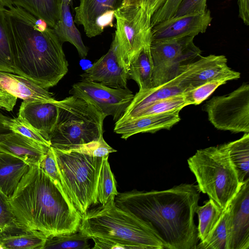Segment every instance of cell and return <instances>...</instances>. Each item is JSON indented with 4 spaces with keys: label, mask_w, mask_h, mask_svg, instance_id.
Listing matches in <instances>:
<instances>
[{
    "label": "cell",
    "mask_w": 249,
    "mask_h": 249,
    "mask_svg": "<svg viewBox=\"0 0 249 249\" xmlns=\"http://www.w3.org/2000/svg\"><path fill=\"white\" fill-rule=\"evenodd\" d=\"M200 191L182 183L162 191L118 193L115 204L149 223L164 249H196L197 230L194 218Z\"/></svg>",
    "instance_id": "obj_1"
},
{
    "label": "cell",
    "mask_w": 249,
    "mask_h": 249,
    "mask_svg": "<svg viewBox=\"0 0 249 249\" xmlns=\"http://www.w3.org/2000/svg\"><path fill=\"white\" fill-rule=\"evenodd\" d=\"M15 74L48 89L68 71L62 43L45 22L24 9H6Z\"/></svg>",
    "instance_id": "obj_2"
},
{
    "label": "cell",
    "mask_w": 249,
    "mask_h": 249,
    "mask_svg": "<svg viewBox=\"0 0 249 249\" xmlns=\"http://www.w3.org/2000/svg\"><path fill=\"white\" fill-rule=\"evenodd\" d=\"M8 200L20 228L48 236L79 231L82 215L40 165L30 166Z\"/></svg>",
    "instance_id": "obj_3"
},
{
    "label": "cell",
    "mask_w": 249,
    "mask_h": 249,
    "mask_svg": "<svg viewBox=\"0 0 249 249\" xmlns=\"http://www.w3.org/2000/svg\"><path fill=\"white\" fill-rule=\"evenodd\" d=\"M92 237L116 240L137 249H164L150 224L118 207L114 199L82 215L79 231Z\"/></svg>",
    "instance_id": "obj_4"
},
{
    "label": "cell",
    "mask_w": 249,
    "mask_h": 249,
    "mask_svg": "<svg viewBox=\"0 0 249 249\" xmlns=\"http://www.w3.org/2000/svg\"><path fill=\"white\" fill-rule=\"evenodd\" d=\"M54 103L58 115L50 138L51 147L65 151L74 150L103 135L106 116L89 102L71 95Z\"/></svg>",
    "instance_id": "obj_5"
},
{
    "label": "cell",
    "mask_w": 249,
    "mask_h": 249,
    "mask_svg": "<svg viewBox=\"0 0 249 249\" xmlns=\"http://www.w3.org/2000/svg\"><path fill=\"white\" fill-rule=\"evenodd\" d=\"M187 161L200 192L224 211L241 184L225 144L198 150Z\"/></svg>",
    "instance_id": "obj_6"
},
{
    "label": "cell",
    "mask_w": 249,
    "mask_h": 249,
    "mask_svg": "<svg viewBox=\"0 0 249 249\" xmlns=\"http://www.w3.org/2000/svg\"><path fill=\"white\" fill-rule=\"evenodd\" d=\"M68 198L82 214L99 202L97 185L103 157H94L74 151L51 147Z\"/></svg>",
    "instance_id": "obj_7"
},
{
    "label": "cell",
    "mask_w": 249,
    "mask_h": 249,
    "mask_svg": "<svg viewBox=\"0 0 249 249\" xmlns=\"http://www.w3.org/2000/svg\"><path fill=\"white\" fill-rule=\"evenodd\" d=\"M116 31L113 40L120 65L127 72L142 48L152 41L151 16L146 7L122 5L114 13Z\"/></svg>",
    "instance_id": "obj_8"
},
{
    "label": "cell",
    "mask_w": 249,
    "mask_h": 249,
    "mask_svg": "<svg viewBox=\"0 0 249 249\" xmlns=\"http://www.w3.org/2000/svg\"><path fill=\"white\" fill-rule=\"evenodd\" d=\"M194 37L189 36L151 41L153 87L175 78L188 64L200 56L201 51L194 43Z\"/></svg>",
    "instance_id": "obj_9"
},
{
    "label": "cell",
    "mask_w": 249,
    "mask_h": 249,
    "mask_svg": "<svg viewBox=\"0 0 249 249\" xmlns=\"http://www.w3.org/2000/svg\"><path fill=\"white\" fill-rule=\"evenodd\" d=\"M208 119L217 129L249 133V85L243 83L227 95L214 96L204 106Z\"/></svg>",
    "instance_id": "obj_10"
},
{
    "label": "cell",
    "mask_w": 249,
    "mask_h": 249,
    "mask_svg": "<svg viewBox=\"0 0 249 249\" xmlns=\"http://www.w3.org/2000/svg\"><path fill=\"white\" fill-rule=\"evenodd\" d=\"M69 93L89 102L106 117L111 116L116 121L121 117L134 97L127 88H112L83 80L73 84Z\"/></svg>",
    "instance_id": "obj_11"
},
{
    "label": "cell",
    "mask_w": 249,
    "mask_h": 249,
    "mask_svg": "<svg viewBox=\"0 0 249 249\" xmlns=\"http://www.w3.org/2000/svg\"><path fill=\"white\" fill-rule=\"evenodd\" d=\"M123 2L124 0H80L74 9V21L83 26L87 36L95 37L113 26L115 12Z\"/></svg>",
    "instance_id": "obj_12"
},
{
    "label": "cell",
    "mask_w": 249,
    "mask_h": 249,
    "mask_svg": "<svg viewBox=\"0 0 249 249\" xmlns=\"http://www.w3.org/2000/svg\"><path fill=\"white\" fill-rule=\"evenodd\" d=\"M212 20L211 12L173 17L152 27V41L168 40L185 36H195L204 33Z\"/></svg>",
    "instance_id": "obj_13"
},
{
    "label": "cell",
    "mask_w": 249,
    "mask_h": 249,
    "mask_svg": "<svg viewBox=\"0 0 249 249\" xmlns=\"http://www.w3.org/2000/svg\"><path fill=\"white\" fill-rule=\"evenodd\" d=\"M228 208L231 229L229 249H249V179L241 184Z\"/></svg>",
    "instance_id": "obj_14"
},
{
    "label": "cell",
    "mask_w": 249,
    "mask_h": 249,
    "mask_svg": "<svg viewBox=\"0 0 249 249\" xmlns=\"http://www.w3.org/2000/svg\"><path fill=\"white\" fill-rule=\"evenodd\" d=\"M186 71L183 80L191 88L215 79L227 78L230 81L240 77L239 72L228 66L227 59L223 55L201 56L188 64Z\"/></svg>",
    "instance_id": "obj_15"
},
{
    "label": "cell",
    "mask_w": 249,
    "mask_h": 249,
    "mask_svg": "<svg viewBox=\"0 0 249 249\" xmlns=\"http://www.w3.org/2000/svg\"><path fill=\"white\" fill-rule=\"evenodd\" d=\"M80 76L83 80L100 83L110 88H127V72L119 63L113 39L107 53Z\"/></svg>",
    "instance_id": "obj_16"
},
{
    "label": "cell",
    "mask_w": 249,
    "mask_h": 249,
    "mask_svg": "<svg viewBox=\"0 0 249 249\" xmlns=\"http://www.w3.org/2000/svg\"><path fill=\"white\" fill-rule=\"evenodd\" d=\"M179 111L145 115L118 120L114 131L127 139L140 133H155L161 129H170L180 120Z\"/></svg>",
    "instance_id": "obj_17"
},
{
    "label": "cell",
    "mask_w": 249,
    "mask_h": 249,
    "mask_svg": "<svg viewBox=\"0 0 249 249\" xmlns=\"http://www.w3.org/2000/svg\"><path fill=\"white\" fill-rule=\"evenodd\" d=\"M186 74V67L172 80L148 90L139 91L121 118H134L142 110L153 103L170 96L183 94L191 89L183 79Z\"/></svg>",
    "instance_id": "obj_18"
},
{
    "label": "cell",
    "mask_w": 249,
    "mask_h": 249,
    "mask_svg": "<svg viewBox=\"0 0 249 249\" xmlns=\"http://www.w3.org/2000/svg\"><path fill=\"white\" fill-rule=\"evenodd\" d=\"M50 147L13 132L0 135V149L21 159L30 166L40 165Z\"/></svg>",
    "instance_id": "obj_19"
},
{
    "label": "cell",
    "mask_w": 249,
    "mask_h": 249,
    "mask_svg": "<svg viewBox=\"0 0 249 249\" xmlns=\"http://www.w3.org/2000/svg\"><path fill=\"white\" fill-rule=\"evenodd\" d=\"M18 115L41 132L50 141L58 115V107L54 102L23 101Z\"/></svg>",
    "instance_id": "obj_20"
},
{
    "label": "cell",
    "mask_w": 249,
    "mask_h": 249,
    "mask_svg": "<svg viewBox=\"0 0 249 249\" xmlns=\"http://www.w3.org/2000/svg\"><path fill=\"white\" fill-rule=\"evenodd\" d=\"M0 84L9 93L23 101L50 103L56 101L48 89L15 73L0 72Z\"/></svg>",
    "instance_id": "obj_21"
},
{
    "label": "cell",
    "mask_w": 249,
    "mask_h": 249,
    "mask_svg": "<svg viewBox=\"0 0 249 249\" xmlns=\"http://www.w3.org/2000/svg\"><path fill=\"white\" fill-rule=\"evenodd\" d=\"M30 167L21 159L0 149V189L10 196Z\"/></svg>",
    "instance_id": "obj_22"
},
{
    "label": "cell",
    "mask_w": 249,
    "mask_h": 249,
    "mask_svg": "<svg viewBox=\"0 0 249 249\" xmlns=\"http://www.w3.org/2000/svg\"><path fill=\"white\" fill-rule=\"evenodd\" d=\"M20 7L53 28L61 18L62 0H12Z\"/></svg>",
    "instance_id": "obj_23"
},
{
    "label": "cell",
    "mask_w": 249,
    "mask_h": 249,
    "mask_svg": "<svg viewBox=\"0 0 249 249\" xmlns=\"http://www.w3.org/2000/svg\"><path fill=\"white\" fill-rule=\"evenodd\" d=\"M47 237L39 231L17 228L0 233V249H43Z\"/></svg>",
    "instance_id": "obj_24"
},
{
    "label": "cell",
    "mask_w": 249,
    "mask_h": 249,
    "mask_svg": "<svg viewBox=\"0 0 249 249\" xmlns=\"http://www.w3.org/2000/svg\"><path fill=\"white\" fill-rule=\"evenodd\" d=\"M150 44H147L142 48L131 62L127 71L128 79L134 80L138 85L140 91L153 88V63Z\"/></svg>",
    "instance_id": "obj_25"
},
{
    "label": "cell",
    "mask_w": 249,
    "mask_h": 249,
    "mask_svg": "<svg viewBox=\"0 0 249 249\" xmlns=\"http://www.w3.org/2000/svg\"><path fill=\"white\" fill-rule=\"evenodd\" d=\"M70 6L62 3L60 19L53 29L62 43L65 42L71 43L76 49L80 57L85 58L88 54V49L83 43L80 32L75 25Z\"/></svg>",
    "instance_id": "obj_26"
},
{
    "label": "cell",
    "mask_w": 249,
    "mask_h": 249,
    "mask_svg": "<svg viewBox=\"0 0 249 249\" xmlns=\"http://www.w3.org/2000/svg\"><path fill=\"white\" fill-rule=\"evenodd\" d=\"M224 144L239 182L242 184L249 179V133Z\"/></svg>",
    "instance_id": "obj_27"
},
{
    "label": "cell",
    "mask_w": 249,
    "mask_h": 249,
    "mask_svg": "<svg viewBox=\"0 0 249 249\" xmlns=\"http://www.w3.org/2000/svg\"><path fill=\"white\" fill-rule=\"evenodd\" d=\"M230 235L229 211L227 206L208 237L200 242L196 249H229Z\"/></svg>",
    "instance_id": "obj_28"
},
{
    "label": "cell",
    "mask_w": 249,
    "mask_h": 249,
    "mask_svg": "<svg viewBox=\"0 0 249 249\" xmlns=\"http://www.w3.org/2000/svg\"><path fill=\"white\" fill-rule=\"evenodd\" d=\"M223 211L211 199H209L203 206H197L196 213L198 218L197 235L200 242L205 241L208 237L220 219Z\"/></svg>",
    "instance_id": "obj_29"
},
{
    "label": "cell",
    "mask_w": 249,
    "mask_h": 249,
    "mask_svg": "<svg viewBox=\"0 0 249 249\" xmlns=\"http://www.w3.org/2000/svg\"><path fill=\"white\" fill-rule=\"evenodd\" d=\"M6 8L0 5V72L15 73L11 38L6 18Z\"/></svg>",
    "instance_id": "obj_30"
},
{
    "label": "cell",
    "mask_w": 249,
    "mask_h": 249,
    "mask_svg": "<svg viewBox=\"0 0 249 249\" xmlns=\"http://www.w3.org/2000/svg\"><path fill=\"white\" fill-rule=\"evenodd\" d=\"M108 155L103 157L97 185V200L104 205L115 199L118 194L116 182L108 160Z\"/></svg>",
    "instance_id": "obj_31"
},
{
    "label": "cell",
    "mask_w": 249,
    "mask_h": 249,
    "mask_svg": "<svg viewBox=\"0 0 249 249\" xmlns=\"http://www.w3.org/2000/svg\"><path fill=\"white\" fill-rule=\"evenodd\" d=\"M90 237L78 231L71 234L50 235L43 249H89Z\"/></svg>",
    "instance_id": "obj_32"
},
{
    "label": "cell",
    "mask_w": 249,
    "mask_h": 249,
    "mask_svg": "<svg viewBox=\"0 0 249 249\" xmlns=\"http://www.w3.org/2000/svg\"><path fill=\"white\" fill-rule=\"evenodd\" d=\"M188 106L183 94L176 95L157 101L145 108L135 117L179 111Z\"/></svg>",
    "instance_id": "obj_33"
},
{
    "label": "cell",
    "mask_w": 249,
    "mask_h": 249,
    "mask_svg": "<svg viewBox=\"0 0 249 249\" xmlns=\"http://www.w3.org/2000/svg\"><path fill=\"white\" fill-rule=\"evenodd\" d=\"M4 125L13 132L20 134L40 143L51 147L50 142L39 131L20 117H9L4 122Z\"/></svg>",
    "instance_id": "obj_34"
},
{
    "label": "cell",
    "mask_w": 249,
    "mask_h": 249,
    "mask_svg": "<svg viewBox=\"0 0 249 249\" xmlns=\"http://www.w3.org/2000/svg\"><path fill=\"white\" fill-rule=\"evenodd\" d=\"M229 80L221 78L213 80L185 91L183 95L188 105H197L206 100L220 86Z\"/></svg>",
    "instance_id": "obj_35"
},
{
    "label": "cell",
    "mask_w": 249,
    "mask_h": 249,
    "mask_svg": "<svg viewBox=\"0 0 249 249\" xmlns=\"http://www.w3.org/2000/svg\"><path fill=\"white\" fill-rule=\"evenodd\" d=\"M18 226L7 196L0 189V233L9 231Z\"/></svg>",
    "instance_id": "obj_36"
},
{
    "label": "cell",
    "mask_w": 249,
    "mask_h": 249,
    "mask_svg": "<svg viewBox=\"0 0 249 249\" xmlns=\"http://www.w3.org/2000/svg\"><path fill=\"white\" fill-rule=\"evenodd\" d=\"M72 151L94 157H103L109 155V153L117 151L106 142L103 135L98 140L81 145Z\"/></svg>",
    "instance_id": "obj_37"
},
{
    "label": "cell",
    "mask_w": 249,
    "mask_h": 249,
    "mask_svg": "<svg viewBox=\"0 0 249 249\" xmlns=\"http://www.w3.org/2000/svg\"><path fill=\"white\" fill-rule=\"evenodd\" d=\"M40 166L52 178L54 184L61 192L68 198L64 191L54 155L51 147L49 148L46 156L41 162Z\"/></svg>",
    "instance_id": "obj_38"
},
{
    "label": "cell",
    "mask_w": 249,
    "mask_h": 249,
    "mask_svg": "<svg viewBox=\"0 0 249 249\" xmlns=\"http://www.w3.org/2000/svg\"><path fill=\"white\" fill-rule=\"evenodd\" d=\"M182 0H165L151 18L152 27L163 20L172 18Z\"/></svg>",
    "instance_id": "obj_39"
},
{
    "label": "cell",
    "mask_w": 249,
    "mask_h": 249,
    "mask_svg": "<svg viewBox=\"0 0 249 249\" xmlns=\"http://www.w3.org/2000/svg\"><path fill=\"white\" fill-rule=\"evenodd\" d=\"M206 2L207 0H182L173 17L205 12Z\"/></svg>",
    "instance_id": "obj_40"
},
{
    "label": "cell",
    "mask_w": 249,
    "mask_h": 249,
    "mask_svg": "<svg viewBox=\"0 0 249 249\" xmlns=\"http://www.w3.org/2000/svg\"><path fill=\"white\" fill-rule=\"evenodd\" d=\"M90 239L94 243V247L92 248L93 249H137L135 246L118 240L94 237H92Z\"/></svg>",
    "instance_id": "obj_41"
},
{
    "label": "cell",
    "mask_w": 249,
    "mask_h": 249,
    "mask_svg": "<svg viewBox=\"0 0 249 249\" xmlns=\"http://www.w3.org/2000/svg\"><path fill=\"white\" fill-rule=\"evenodd\" d=\"M17 99L0 84V109L12 111L16 104Z\"/></svg>",
    "instance_id": "obj_42"
},
{
    "label": "cell",
    "mask_w": 249,
    "mask_h": 249,
    "mask_svg": "<svg viewBox=\"0 0 249 249\" xmlns=\"http://www.w3.org/2000/svg\"><path fill=\"white\" fill-rule=\"evenodd\" d=\"M239 17L244 23L249 25V0H238Z\"/></svg>",
    "instance_id": "obj_43"
},
{
    "label": "cell",
    "mask_w": 249,
    "mask_h": 249,
    "mask_svg": "<svg viewBox=\"0 0 249 249\" xmlns=\"http://www.w3.org/2000/svg\"><path fill=\"white\" fill-rule=\"evenodd\" d=\"M165 0H146L143 6L146 7L152 17L153 14L162 5Z\"/></svg>",
    "instance_id": "obj_44"
},
{
    "label": "cell",
    "mask_w": 249,
    "mask_h": 249,
    "mask_svg": "<svg viewBox=\"0 0 249 249\" xmlns=\"http://www.w3.org/2000/svg\"><path fill=\"white\" fill-rule=\"evenodd\" d=\"M8 118L0 111V135L11 132L4 124L5 121Z\"/></svg>",
    "instance_id": "obj_45"
},
{
    "label": "cell",
    "mask_w": 249,
    "mask_h": 249,
    "mask_svg": "<svg viewBox=\"0 0 249 249\" xmlns=\"http://www.w3.org/2000/svg\"><path fill=\"white\" fill-rule=\"evenodd\" d=\"M0 5L8 9H10L14 6L12 0H0Z\"/></svg>",
    "instance_id": "obj_46"
},
{
    "label": "cell",
    "mask_w": 249,
    "mask_h": 249,
    "mask_svg": "<svg viewBox=\"0 0 249 249\" xmlns=\"http://www.w3.org/2000/svg\"><path fill=\"white\" fill-rule=\"evenodd\" d=\"M139 0H124L123 5H136Z\"/></svg>",
    "instance_id": "obj_47"
},
{
    "label": "cell",
    "mask_w": 249,
    "mask_h": 249,
    "mask_svg": "<svg viewBox=\"0 0 249 249\" xmlns=\"http://www.w3.org/2000/svg\"><path fill=\"white\" fill-rule=\"evenodd\" d=\"M72 0H62L63 3H66L70 5H71Z\"/></svg>",
    "instance_id": "obj_48"
}]
</instances>
